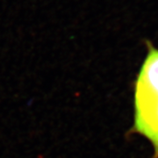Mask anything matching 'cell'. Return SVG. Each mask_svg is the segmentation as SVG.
<instances>
[{"instance_id":"6da1fadb","label":"cell","mask_w":158,"mask_h":158,"mask_svg":"<svg viewBox=\"0 0 158 158\" xmlns=\"http://www.w3.org/2000/svg\"><path fill=\"white\" fill-rule=\"evenodd\" d=\"M148 53L135 83L133 131L144 136L158 158V48L146 40Z\"/></svg>"}]
</instances>
